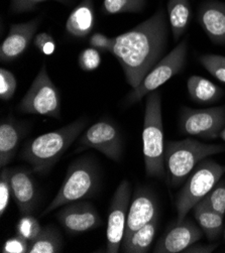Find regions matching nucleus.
<instances>
[{"instance_id": "1", "label": "nucleus", "mask_w": 225, "mask_h": 253, "mask_svg": "<svg viewBox=\"0 0 225 253\" xmlns=\"http://www.w3.org/2000/svg\"><path fill=\"white\" fill-rule=\"evenodd\" d=\"M168 42L169 25L163 8L135 28L114 38L110 53L117 59L131 87L138 86L164 58Z\"/></svg>"}, {"instance_id": "2", "label": "nucleus", "mask_w": 225, "mask_h": 253, "mask_svg": "<svg viewBox=\"0 0 225 253\" xmlns=\"http://www.w3.org/2000/svg\"><path fill=\"white\" fill-rule=\"evenodd\" d=\"M87 123L86 118H80L62 128L36 137L24 146L20 158L30 164L33 171L47 172L79 137Z\"/></svg>"}, {"instance_id": "3", "label": "nucleus", "mask_w": 225, "mask_h": 253, "mask_svg": "<svg viewBox=\"0 0 225 253\" xmlns=\"http://www.w3.org/2000/svg\"><path fill=\"white\" fill-rule=\"evenodd\" d=\"M164 125L161 93L156 90L147 95L142 128V154L145 172L151 178H167L165 166Z\"/></svg>"}, {"instance_id": "4", "label": "nucleus", "mask_w": 225, "mask_h": 253, "mask_svg": "<svg viewBox=\"0 0 225 253\" xmlns=\"http://www.w3.org/2000/svg\"><path fill=\"white\" fill-rule=\"evenodd\" d=\"M223 151L222 144H207L193 138L169 141L165 148V166L170 184L180 186L199 163Z\"/></svg>"}, {"instance_id": "5", "label": "nucleus", "mask_w": 225, "mask_h": 253, "mask_svg": "<svg viewBox=\"0 0 225 253\" xmlns=\"http://www.w3.org/2000/svg\"><path fill=\"white\" fill-rule=\"evenodd\" d=\"M100 183L96 163L87 157L74 161L68 168L65 180L51 203L43 211L44 217L67 204L95 196Z\"/></svg>"}, {"instance_id": "6", "label": "nucleus", "mask_w": 225, "mask_h": 253, "mask_svg": "<svg viewBox=\"0 0 225 253\" xmlns=\"http://www.w3.org/2000/svg\"><path fill=\"white\" fill-rule=\"evenodd\" d=\"M225 173V166L213 160H203L189 174L176 199V223H181L188 213L219 182Z\"/></svg>"}, {"instance_id": "7", "label": "nucleus", "mask_w": 225, "mask_h": 253, "mask_svg": "<svg viewBox=\"0 0 225 253\" xmlns=\"http://www.w3.org/2000/svg\"><path fill=\"white\" fill-rule=\"evenodd\" d=\"M187 52L188 42L184 40L148 72L138 86L133 88L126 97V105L131 106L138 102L144 96L158 90L172 77L178 75L185 67Z\"/></svg>"}, {"instance_id": "8", "label": "nucleus", "mask_w": 225, "mask_h": 253, "mask_svg": "<svg viewBox=\"0 0 225 253\" xmlns=\"http://www.w3.org/2000/svg\"><path fill=\"white\" fill-rule=\"evenodd\" d=\"M18 110L26 114L61 118L60 92L49 78L45 64L42 66L29 91L20 100Z\"/></svg>"}, {"instance_id": "9", "label": "nucleus", "mask_w": 225, "mask_h": 253, "mask_svg": "<svg viewBox=\"0 0 225 253\" xmlns=\"http://www.w3.org/2000/svg\"><path fill=\"white\" fill-rule=\"evenodd\" d=\"M224 127L225 106L205 109L183 107L181 109L180 129L185 134L211 140L220 137Z\"/></svg>"}, {"instance_id": "10", "label": "nucleus", "mask_w": 225, "mask_h": 253, "mask_svg": "<svg viewBox=\"0 0 225 253\" xmlns=\"http://www.w3.org/2000/svg\"><path fill=\"white\" fill-rule=\"evenodd\" d=\"M94 148L108 159L118 162L122 155V137L117 126L107 120H100L84 131L75 153Z\"/></svg>"}, {"instance_id": "11", "label": "nucleus", "mask_w": 225, "mask_h": 253, "mask_svg": "<svg viewBox=\"0 0 225 253\" xmlns=\"http://www.w3.org/2000/svg\"><path fill=\"white\" fill-rule=\"evenodd\" d=\"M131 184L128 180H123L113 194L109 206L106 229V252L108 253H117L121 248L131 205Z\"/></svg>"}, {"instance_id": "12", "label": "nucleus", "mask_w": 225, "mask_h": 253, "mask_svg": "<svg viewBox=\"0 0 225 253\" xmlns=\"http://www.w3.org/2000/svg\"><path fill=\"white\" fill-rule=\"evenodd\" d=\"M56 216L69 235H79L101 225V219L95 206L84 200L61 207Z\"/></svg>"}, {"instance_id": "13", "label": "nucleus", "mask_w": 225, "mask_h": 253, "mask_svg": "<svg viewBox=\"0 0 225 253\" xmlns=\"http://www.w3.org/2000/svg\"><path fill=\"white\" fill-rule=\"evenodd\" d=\"M157 216H160V213L156 195L146 187H137L130 205L122 244L128 242L136 230Z\"/></svg>"}, {"instance_id": "14", "label": "nucleus", "mask_w": 225, "mask_h": 253, "mask_svg": "<svg viewBox=\"0 0 225 253\" xmlns=\"http://www.w3.org/2000/svg\"><path fill=\"white\" fill-rule=\"evenodd\" d=\"M202 238V231L190 219L185 218L181 223H176L163 234L157 242L154 252L179 253L198 242Z\"/></svg>"}, {"instance_id": "15", "label": "nucleus", "mask_w": 225, "mask_h": 253, "mask_svg": "<svg viewBox=\"0 0 225 253\" xmlns=\"http://www.w3.org/2000/svg\"><path fill=\"white\" fill-rule=\"evenodd\" d=\"M41 23L40 18L12 24L8 35L0 46V61L9 63L19 58L31 44Z\"/></svg>"}, {"instance_id": "16", "label": "nucleus", "mask_w": 225, "mask_h": 253, "mask_svg": "<svg viewBox=\"0 0 225 253\" xmlns=\"http://www.w3.org/2000/svg\"><path fill=\"white\" fill-rule=\"evenodd\" d=\"M10 182L12 198L20 214H32L38 204L39 193L31 171L24 169H13Z\"/></svg>"}, {"instance_id": "17", "label": "nucleus", "mask_w": 225, "mask_h": 253, "mask_svg": "<svg viewBox=\"0 0 225 253\" xmlns=\"http://www.w3.org/2000/svg\"><path fill=\"white\" fill-rule=\"evenodd\" d=\"M197 19L213 43L225 44V3L207 0L199 6Z\"/></svg>"}, {"instance_id": "18", "label": "nucleus", "mask_w": 225, "mask_h": 253, "mask_svg": "<svg viewBox=\"0 0 225 253\" xmlns=\"http://www.w3.org/2000/svg\"><path fill=\"white\" fill-rule=\"evenodd\" d=\"M24 126L8 117L0 124V167H6L14 158L24 133Z\"/></svg>"}, {"instance_id": "19", "label": "nucleus", "mask_w": 225, "mask_h": 253, "mask_svg": "<svg viewBox=\"0 0 225 253\" xmlns=\"http://www.w3.org/2000/svg\"><path fill=\"white\" fill-rule=\"evenodd\" d=\"M95 22L93 0H82L70 13L66 22V31L74 38L85 39L92 33Z\"/></svg>"}, {"instance_id": "20", "label": "nucleus", "mask_w": 225, "mask_h": 253, "mask_svg": "<svg viewBox=\"0 0 225 253\" xmlns=\"http://www.w3.org/2000/svg\"><path fill=\"white\" fill-rule=\"evenodd\" d=\"M190 98L199 104H211L220 100L223 90L201 76H191L187 81Z\"/></svg>"}, {"instance_id": "21", "label": "nucleus", "mask_w": 225, "mask_h": 253, "mask_svg": "<svg viewBox=\"0 0 225 253\" xmlns=\"http://www.w3.org/2000/svg\"><path fill=\"white\" fill-rule=\"evenodd\" d=\"M168 18L174 41L177 42L186 32L191 18L189 0H169Z\"/></svg>"}, {"instance_id": "22", "label": "nucleus", "mask_w": 225, "mask_h": 253, "mask_svg": "<svg viewBox=\"0 0 225 253\" xmlns=\"http://www.w3.org/2000/svg\"><path fill=\"white\" fill-rule=\"evenodd\" d=\"M194 217L209 240H215L223 230V215L212 210L201 201L193 208Z\"/></svg>"}, {"instance_id": "23", "label": "nucleus", "mask_w": 225, "mask_h": 253, "mask_svg": "<svg viewBox=\"0 0 225 253\" xmlns=\"http://www.w3.org/2000/svg\"><path fill=\"white\" fill-rule=\"evenodd\" d=\"M159 217L136 230L130 240L121 245V251L127 253H146L151 249L159 225Z\"/></svg>"}, {"instance_id": "24", "label": "nucleus", "mask_w": 225, "mask_h": 253, "mask_svg": "<svg viewBox=\"0 0 225 253\" xmlns=\"http://www.w3.org/2000/svg\"><path fill=\"white\" fill-rule=\"evenodd\" d=\"M63 247V238L56 227H43L41 233L30 242L29 253H58Z\"/></svg>"}, {"instance_id": "25", "label": "nucleus", "mask_w": 225, "mask_h": 253, "mask_svg": "<svg viewBox=\"0 0 225 253\" xmlns=\"http://www.w3.org/2000/svg\"><path fill=\"white\" fill-rule=\"evenodd\" d=\"M146 0H103L101 9L105 14L140 12Z\"/></svg>"}, {"instance_id": "26", "label": "nucleus", "mask_w": 225, "mask_h": 253, "mask_svg": "<svg viewBox=\"0 0 225 253\" xmlns=\"http://www.w3.org/2000/svg\"><path fill=\"white\" fill-rule=\"evenodd\" d=\"M43 227L40 221L31 214L22 215L16 225V234L32 242L41 233Z\"/></svg>"}, {"instance_id": "27", "label": "nucleus", "mask_w": 225, "mask_h": 253, "mask_svg": "<svg viewBox=\"0 0 225 253\" xmlns=\"http://www.w3.org/2000/svg\"><path fill=\"white\" fill-rule=\"evenodd\" d=\"M199 62L212 76L225 83V57L219 55H202Z\"/></svg>"}, {"instance_id": "28", "label": "nucleus", "mask_w": 225, "mask_h": 253, "mask_svg": "<svg viewBox=\"0 0 225 253\" xmlns=\"http://www.w3.org/2000/svg\"><path fill=\"white\" fill-rule=\"evenodd\" d=\"M201 202L219 214H225V184H217Z\"/></svg>"}, {"instance_id": "29", "label": "nucleus", "mask_w": 225, "mask_h": 253, "mask_svg": "<svg viewBox=\"0 0 225 253\" xmlns=\"http://www.w3.org/2000/svg\"><path fill=\"white\" fill-rule=\"evenodd\" d=\"M11 170L10 169H2L0 172V215L3 216L8 208L10 197H12L11 190Z\"/></svg>"}, {"instance_id": "30", "label": "nucleus", "mask_w": 225, "mask_h": 253, "mask_svg": "<svg viewBox=\"0 0 225 253\" xmlns=\"http://www.w3.org/2000/svg\"><path fill=\"white\" fill-rule=\"evenodd\" d=\"M17 82L15 76L8 70L0 69V99L9 101L15 94Z\"/></svg>"}, {"instance_id": "31", "label": "nucleus", "mask_w": 225, "mask_h": 253, "mask_svg": "<svg viewBox=\"0 0 225 253\" xmlns=\"http://www.w3.org/2000/svg\"><path fill=\"white\" fill-rule=\"evenodd\" d=\"M78 64L85 72L95 71L101 64V56L99 50L92 46L84 48L78 57Z\"/></svg>"}, {"instance_id": "32", "label": "nucleus", "mask_w": 225, "mask_h": 253, "mask_svg": "<svg viewBox=\"0 0 225 253\" xmlns=\"http://www.w3.org/2000/svg\"><path fill=\"white\" fill-rule=\"evenodd\" d=\"M46 1H57L66 5H69L73 2V0H11L10 9L12 12L21 13L33 10L39 4Z\"/></svg>"}, {"instance_id": "33", "label": "nucleus", "mask_w": 225, "mask_h": 253, "mask_svg": "<svg viewBox=\"0 0 225 253\" xmlns=\"http://www.w3.org/2000/svg\"><path fill=\"white\" fill-rule=\"evenodd\" d=\"M36 47L45 56H51L56 52L57 44L54 38L47 33H40L34 39Z\"/></svg>"}, {"instance_id": "34", "label": "nucleus", "mask_w": 225, "mask_h": 253, "mask_svg": "<svg viewBox=\"0 0 225 253\" xmlns=\"http://www.w3.org/2000/svg\"><path fill=\"white\" fill-rule=\"evenodd\" d=\"M30 242L24 238L16 235L7 239L3 246L2 252L3 253H26L29 251Z\"/></svg>"}, {"instance_id": "35", "label": "nucleus", "mask_w": 225, "mask_h": 253, "mask_svg": "<svg viewBox=\"0 0 225 253\" xmlns=\"http://www.w3.org/2000/svg\"><path fill=\"white\" fill-rule=\"evenodd\" d=\"M89 43L92 47L101 52H111L114 44V38H109L101 33H95L91 36Z\"/></svg>"}, {"instance_id": "36", "label": "nucleus", "mask_w": 225, "mask_h": 253, "mask_svg": "<svg viewBox=\"0 0 225 253\" xmlns=\"http://www.w3.org/2000/svg\"><path fill=\"white\" fill-rule=\"evenodd\" d=\"M216 244H208V245H197L193 244L189 248H187L184 252H200V253H211L216 249Z\"/></svg>"}, {"instance_id": "37", "label": "nucleus", "mask_w": 225, "mask_h": 253, "mask_svg": "<svg viewBox=\"0 0 225 253\" xmlns=\"http://www.w3.org/2000/svg\"><path fill=\"white\" fill-rule=\"evenodd\" d=\"M220 138L225 141V127L222 129V131H221V133H220Z\"/></svg>"}, {"instance_id": "38", "label": "nucleus", "mask_w": 225, "mask_h": 253, "mask_svg": "<svg viewBox=\"0 0 225 253\" xmlns=\"http://www.w3.org/2000/svg\"><path fill=\"white\" fill-rule=\"evenodd\" d=\"M224 237H225V232H224Z\"/></svg>"}]
</instances>
